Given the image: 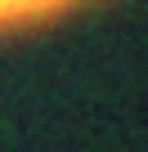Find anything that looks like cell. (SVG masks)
Listing matches in <instances>:
<instances>
[{
  "mask_svg": "<svg viewBox=\"0 0 148 152\" xmlns=\"http://www.w3.org/2000/svg\"><path fill=\"white\" fill-rule=\"evenodd\" d=\"M90 5L94 0H0V40L49 27V23H63L72 14L90 9Z\"/></svg>",
  "mask_w": 148,
  "mask_h": 152,
  "instance_id": "cell-1",
  "label": "cell"
}]
</instances>
